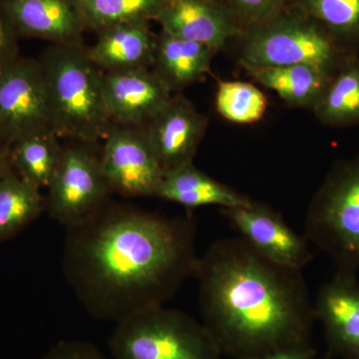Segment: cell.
Wrapping results in <instances>:
<instances>
[{
  "label": "cell",
  "instance_id": "obj_1",
  "mask_svg": "<svg viewBox=\"0 0 359 359\" xmlns=\"http://www.w3.org/2000/svg\"><path fill=\"white\" fill-rule=\"evenodd\" d=\"M198 259L191 217L109 203L66 229L62 269L90 316L118 323L172 299Z\"/></svg>",
  "mask_w": 359,
  "mask_h": 359
},
{
  "label": "cell",
  "instance_id": "obj_2",
  "mask_svg": "<svg viewBox=\"0 0 359 359\" xmlns=\"http://www.w3.org/2000/svg\"><path fill=\"white\" fill-rule=\"evenodd\" d=\"M203 325L223 355L257 359L311 344L316 316L302 269L285 268L241 238L212 243L198 259Z\"/></svg>",
  "mask_w": 359,
  "mask_h": 359
},
{
  "label": "cell",
  "instance_id": "obj_3",
  "mask_svg": "<svg viewBox=\"0 0 359 359\" xmlns=\"http://www.w3.org/2000/svg\"><path fill=\"white\" fill-rule=\"evenodd\" d=\"M50 111L52 132L58 138L95 144L111 122L103 94V72L83 45H52L39 59Z\"/></svg>",
  "mask_w": 359,
  "mask_h": 359
},
{
  "label": "cell",
  "instance_id": "obj_4",
  "mask_svg": "<svg viewBox=\"0 0 359 359\" xmlns=\"http://www.w3.org/2000/svg\"><path fill=\"white\" fill-rule=\"evenodd\" d=\"M356 54L309 15L278 13L243 35L244 67L306 65L334 76Z\"/></svg>",
  "mask_w": 359,
  "mask_h": 359
},
{
  "label": "cell",
  "instance_id": "obj_5",
  "mask_svg": "<svg viewBox=\"0 0 359 359\" xmlns=\"http://www.w3.org/2000/svg\"><path fill=\"white\" fill-rule=\"evenodd\" d=\"M304 237L337 271L359 269V156L337 162L309 205Z\"/></svg>",
  "mask_w": 359,
  "mask_h": 359
},
{
  "label": "cell",
  "instance_id": "obj_6",
  "mask_svg": "<svg viewBox=\"0 0 359 359\" xmlns=\"http://www.w3.org/2000/svg\"><path fill=\"white\" fill-rule=\"evenodd\" d=\"M114 359H222L218 344L203 323L162 306L117 323L109 340Z\"/></svg>",
  "mask_w": 359,
  "mask_h": 359
},
{
  "label": "cell",
  "instance_id": "obj_7",
  "mask_svg": "<svg viewBox=\"0 0 359 359\" xmlns=\"http://www.w3.org/2000/svg\"><path fill=\"white\" fill-rule=\"evenodd\" d=\"M93 145L73 142L63 147L57 171L47 187L45 210L65 229L83 223L110 203L112 191Z\"/></svg>",
  "mask_w": 359,
  "mask_h": 359
},
{
  "label": "cell",
  "instance_id": "obj_8",
  "mask_svg": "<svg viewBox=\"0 0 359 359\" xmlns=\"http://www.w3.org/2000/svg\"><path fill=\"white\" fill-rule=\"evenodd\" d=\"M47 132H52L51 118L41 65L20 56L0 72V137L11 148Z\"/></svg>",
  "mask_w": 359,
  "mask_h": 359
},
{
  "label": "cell",
  "instance_id": "obj_9",
  "mask_svg": "<svg viewBox=\"0 0 359 359\" xmlns=\"http://www.w3.org/2000/svg\"><path fill=\"white\" fill-rule=\"evenodd\" d=\"M101 167L111 191L129 198L156 197L164 171L145 127L111 124L104 137Z\"/></svg>",
  "mask_w": 359,
  "mask_h": 359
},
{
  "label": "cell",
  "instance_id": "obj_10",
  "mask_svg": "<svg viewBox=\"0 0 359 359\" xmlns=\"http://www.w3.org/2000/svg\"><path fill=\"white\" fill-rule=\"evenodd\" d=\"M233 230L255 252L285 268L302 269L313 252L304 236L299 235L269 205L252 201L245 207L221 209Z\"/></svg>",
  "mask_w": 359,
  "mask_h": 359
},
{
  "label": "cell",
  "instance_id": "obj_11",
  "mask_svg": "<svg viewBox=\"0 0 359 359\" xmlns=\"http://www.w3.org/2000/svg\"><path fill=\"white\" fill-rule=\"evenodd\" d=\"M103 94L111 122L135 127L147 126L173 96L151 68L103 72Z\"/></svg>",
  "mask_w": 359,
  "mask_h": 359
},
{
  "label": "cell",
  "instance_id": "obj_12",
  "mask_svg": "<svg viewBox=\"0 0 359 359\" xmlns=\"http://www.w3.org/2000/svg\"><path fill=\"white\" fill-rule=\"evenodd\" d=\"M316 320L325 330L330 356L359 359L358 273L337 271L321 285L313 302Z\"/></svg>",
  "mask_w": 359,
  "mask_h": 359
},
{
  "label": "cell",
  "instance_id": "obj_13",
  "mask_svg": "<svg viewBox=\"0 0 359 359\" xmlns=\"http://www.w3.org/2000/svg\"><path fill=\"white\" fill-rule=\"evenodd\" d=\"M208 120L191 101L173 95L145 126L149 143L164 174L193 163L207 131Z\"/></svg>",
  "mask_w": 359,
  "mask_h": 359
},
{
  "label": "cell",
  "instance_id": "obj_14",
  "mask_svg": "<svg viewBox=\"0 0 359 359\" xmlns=\"http://www.w3.org/2000/svg\"><path fill=\"white\" fill-rule=\"evenodd\" d=\"M18 35L52 45H83L86 29L76 0H0Z\"/></svg>",
  "mask_w": 359,
  "mask_h": 359
},
{
  "label": "cell",
  "instance_id": "obj_15",
  "mask_svg": "<svg viewBox=\"0 0 359 359\" xmlns=\"http://www.w3.org/2000/svg\"><path fill=\"white\" fill-rule=\"evenodd\" d=\"M163 32L218 51L229 40L243 35L240 23L218 2L169 0L155 18Z\"/></svg>",
  "mask_w": 359,
  "mask_h": 359
},
{
  "label": "cell",
  "instance_id": "obj_16",
  "mask_svg": "<svg viewBox=\"0 0 359 359\" xmlns=\"http://www.w3.org/2000/svg\"><path fill=\"white\" fill-rule=\"evenodd\" d=\"M98 39L89 57L102 72L150 68L156 37L149 21L122 23L97 32Z\"/></svg>",
  "mask_w": 359,
  "mask_h": 359
},
{
  "label": "cell",
  "instance_id": "obj_17",
  "mask_svg": "<svg viewBox=\"0 0 359 359\" xmlns=\"http://www.w3.org/2000/svg\"><path fill=\"white\" fill-rule=\"evenodd\" d=\"M156 197L187 208L218 205L221 209L245 207L252 202L247 196L219 183L198 169L193 163L166 172Z\"/></svg>",
  "mask_w": 359,
  "mask_h": 359
},
{
  "label": "cell",
  "instance_id": "obj_18",
  "mask_svg": "<svg viewBox=\"0 0 359 359\" xmlns=\"http://www.w3.org/2000/svg\"><path fill=\"white\" fill-rule=\"evenodd\" d=\"M216 51L163 32L156 39L152 70L172 93L199 81L211 70Z\"/></svg>",
  "mask_w": 359,
  "mask_h": 359
},
{
  "label": "cell",
  "instance_id": "obj_19",
  "mask_svg": "<svg viewBox=\"0 0 359 359\" xmlns=\"http://www.w3.org/2000/svg\"><path fill=\"white\" fill-rule=\"evenodd\" d=\"M257 83L273 90L285 103L313 110L332 76L306 65L245 67Z\"/></svg>",
  "mask_w": 359,
  "mask_h": 359
},
{
  "label": "cell",
  "instance_id": "obj_20",
  "mask_svg": "<svg viewBox=\"0 0 359 359\" xmlns=\"http://www.w3.org/2000/svg\"><path fill=\"white\" fill-rule=\"evenodd\" d=\"M323 124L346 128L359 124V58L347 60L330 79L313 108Z\"/></svg>",
  "mask_w": 359,
  "mask_h": 359
},
{
  "label": "cell",
  "instance_id": "obj_21",
  "mask_svg": "<svg viewBox=\"0 0 359 359\" xmlns=\"http://www.w3.org/2000/svg\"><path fill=\"white\" fill-rule=\"evenodd\" d=\"M41 189L11 169L0 181V241L20 233L45 210Z\"/></svg>",
  "mask_w": 359,
  "mask_h": 359
},
{
  "label": "cell",
  "instance_id": "obj_22",
  "mask_svg": "<svg viewBox=\"0 0 359 359\" xmlns=\"http://www.w3.org/2000/svg\"><path fill=\"white\" fill-rule=\"evenodd\" d=\"M52 132L33 135L9 149L11 167L20 176L39 189L47 188L57 171L63 146Z\"/></svg>",
  "mask_w": 359,
  "mask_h": 359
},
{
  "label": "cell",
  "instance_id": "obj_23",
  "mask_svg": "<svg viewBox=\"0 0 359 359\" xmlns=\"http://www.w3.org/2000/svg\"><path fill=\"white\" fill-rule=\"evenodd\" d=\"M169 0H76L85 26L99 32L135 21L155 20Z\"/></svg>",
  "mask_w": 359,
  "mask_h": 359
},
{
  "label": "cell",
  "instance_id": "obj_24",
  "mask_svg": "<svg viewBox=\"0 0 359 359\" xmlns=\"http://www.w3.org/2000/svg\"><path fill=\"white\" fill-rule=\"evenodd\" d=\"M268 99L256 85L243 81H219L215 106L219 115L236 124H254L264 117Z\"/></svg>",
  "mask_w": 359,
  "mask_h": 359
},
{
  "label": "cell",
  "instance_id": "obj_25",
  "mask_svg": "<svg viewBox=\"0 0 359 359\" xmlns=\"http://www.w3.org/2000/svg\"><path fill=\"white\" fill-rule=\"evenodd\" d=\"M304 8L342 44L359 43V0H304Z\"/></svg>",
  "mask_w": 359,
  "mask_h": 359
},
{
  "label": "cell",
  "instance_id": "obj_26",
  "mask_svg": "<svg viewBox=\"0 0 359 359\" xmlns=\"http://www.w3.org/2000/svg\"><path fill=\"white\" fill-rule=\"evenodd\" d=\"M233 15L243 18L250 26L259 25L280 13L285 0H229Z\"/></svg>",
  "mask_w": 359,
  "mask_h": 359
},
{
  "label": "cell",
  "instance_id": "obj_27",
  "mask_svg": "<svg viewBox=\"0 0 359 359\" xmlns=\"http://www.w3.org/2000/svg\"><path fill=\"white\" fill-rule=\"evenodd\" d=\"M41 359H107L98 347L83 340L56 342Z\"/></svg>",
  "mask_w": 359,
  "mask_h": 359
},
{
  "label": "cell",
  "instance_id": "obj_28",
  "mask_svg": "<svg viewBox=\"0 0 359 359\" xmlns=\"http://www.w3.org/2000/svg\"><path fill=\"white\" fill-rule=\"evenodd\" d=\"M18 36V33L0 6V72L20 57Z\"/></svg>",
  "mask_w": 359,
  "mask_h": 359
},
{
  "label": "cell",
  "instance_id": "obj_29",
  "mask_svg": "<svg viewBox=\"0 0 359 359\" xmlns=\"http://www.w3.org/2000/svg\"><path fill=\"white\" fill-rule=\"evenodd\" d=\"M316 356V351L313 344H306L282 349L257 359H314Z\"/></svg>",
  "mask_w": 359,
  "mask_h": 359
},
{
  "label": "cell",
  "instance_id": "obj_30",
  "mask_svg": "<svg viewBox=\"0 0 359 359\" xmlns=\"http://www.w3.org/2000/svg\"><path fill=\"white\" fill-rule=\"evenodd\" d=\"M11 169L13 167L9 157V149L0 151V181Z\"/></svg>",
  "mask_w": 359,
  "mask_h": 359
},
{
  "label": "cell",
  "instance_id": "obj_31",
  "mask_svg": "<svg viewBox=\"0 0 359 359\" xmlns=\"http://www.w3.org/2000/svg\"><path fill=\"white\" fill-rule=\"evenodd\" d=\"M6 149H11V148L7 147L6 144L4 143V141L2 140L1 137H0V151L6 150Z\"/></svg>",
  "mask_w": 359,
  "mask_h": 359
},
{
  "label": "cell",
  "instance_id": "obj_32",
  "mask_svg": "<svg viewBox=\"0 0 359 359\" xmlns=\"http://www.w3.org/2000/svg\"><path fill=\"white\" fill-rule=\"evenodd\" d=\"M199 1L209 2V4H212V2H217V0H199Z\"/></svg>",
  "mask_w": 359,
  "mask_h": 359
},
{
  "label": "cell",
  "instance_id": "obj_33",
  "mask_svg": "<svg viewBox=\"0 0 359 359\" xmlns=\"http://www.w3.org/2000/svg\"><path fill=\"white\" fill-rule=\"evenodd\" d=\"M330 358H332V356H330V354L327 353V355L325 356V358L323 359H330Z\"/></svg>",
  "mask_w": 359,
  "mask_h": 359
}]
</instances>
